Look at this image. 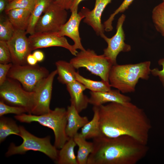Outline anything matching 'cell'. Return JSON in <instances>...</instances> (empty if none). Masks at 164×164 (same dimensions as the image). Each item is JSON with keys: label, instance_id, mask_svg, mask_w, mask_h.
<instances>
[{"label": "cell", "instance_id": "obj_25", "mask_svg": "<svg viewBox=\"0 0 164 164\" xmlns=\"http://www.w3.org/2000/svg\"><path fill=\"white\" fill-rule=\"evenodd\" d=\"M20 129L13 119L4 116L0 118V142H4L8 136L15 135L20 136Z\"/></svg>", "mask_w": 164, "mask_h": 164}, {"label": "cell", "instance_id": "obj_4", "mask_svg": "<svg viewBox=\"0 0 164 164\" xmlns=\"http://www.w3.org/2000/svg\"><path fill=\"white\" fill-rule=\"evenodd\" d=\"M15 118L20 122L30 123L37 122L52 129L54 135V146L60 149L70 138L66 134L67 123V110L57 107L47 113L39 115L26 114L16 115Z\"/></svg>", "mask_w": 164, "mask_h": 164}, {"label": "cell", "instance_id": "obj_13", "mask_svg": "<svg viewBox=\"0 0 164 164\" xmlns=\"http://www.w3.org/2000/svg\"><path fill=\"white\" fill-rule=\"evenodd\" d=\"M26 35V31L15 29L12 36L7 42L13 64H27V57L32 51Z\"/></svg>", "mask_w": 164, "mask_h": 164}, {"label": "cell", "instance_id": "obj_22", "mask_svg": "<svg viewBox=\"0 0 164 164\" xmlns=\"http://www.w3.org/2000/svg\"><path fill=\"white\" fill-rule=\"evenodd\" d=\"M73 138L78 147L76 157L78 164H87L88 156L93 150V142L87 141L80 133H78Z\"/></svg>", "mask_w": 164, "mask_h": 164}, {"label": "cell", "instance_id": "obj_30", "mask_svg": "<svg viewBox=\"0 0 164 164\" xmlns=\"http://www.w3.org/2000/svg\"><path fill=\"white\" fill-rule=\"evenodd\" d=\"M35 0H12L9 2L5 9V12L15 8H21L28 9L31 12L33 9Z\"/></svg>", "mask_w": 164, "mask_h": 164}, {"label": "cell", "instance_id": "obj_20", "mask_svg": "<svg viewBox=\"0 0 164 164\" xmlns=\"http://www.w3.org/2000/svg\"><path fill=\"white\" fill-rule=\"evenodd\" d=\"M58 80L66 85L77 80L75 68L70 62L60 60L55 63Z\"/></svg>", "mask_w": 164, "mask_h": 164}, {"label": "cell", "instance_id": "obj_34", "mask_svg": "<svg viewBox=\"0 0 164 164\" xmlns=\"http://www.w3.org/2000/svg\"><path fill=\"white\" fill-rule=\"evenodd\" d=\"M159 65L162 67V69L159 70L157 68L151 69V73L154 76H158L164 87V58L160 59L158 62Z\"/></svg>", "mask_w": 164, "mask_h": 164}, {"label": "cell", "instance_id": "obj_8", "mask_svg": "<svg viewBox=\"0 0 164 164\" xmlns=\"http://www.w3.org/2000/svg\"><path fill=\"white\" fill-rule=\"evenodd\" d=\"M49 74L46 68L37 64L32 66L28 64H13L7 77L19 82L26 91L32 92L38 84Z\"/></svg>", "mask_w": 164, "mask_h": 164}, {"label": "cell", "instance_id": "obj_15", "mask_svg": "<svg viewBox=\"0 0 164 164\" xmlns=\"http://www.w3.org/2000/svg\"><path fill=\"white\" fill-rule=\"evenodd\" d=\"M78 9L72 10L70 18L61 28L58 32L61 36H67L71 39L74 42L73 45L76 50H84L80 36L79 27L82 19L84 18V15L80 11L77 12Z\"/></svg>", "mask_w": 164, "mask_h": 164}, {"label": "cell", "instance_id": "obj_32", "mask_svg": "<svg viewBox=\"0 0 164 164\" xmlns=\"http://www.w3.org/2000/svg\"><path fill=\"white\" fill-rule=\"evenodd\" d=\"M12 63L11 53L7 42L0 40V63Z\"/></svg>", "mask_w": 164, "mask_h": 164}, {"label": "cell", "instance_id": "obj_7", "mask_svg": "<svg viewBox=\"0 0 164 164\" xmlns=\"http://www.w3.org/2000/svg\"><path fill=\"white\" fill-rule=\"evenodd\" d=\"M0 100L9 105L22 107L32 114L34 106V92L25 90L21 84L7 77L0 86Z\"/></svg>", "mask_w": 164, "mask_h": 164}, {"label": "cell", "instance_id": "obj_26", "mask_svg": "<svg viewBox=\"0 0 164 164\" xmlns=\"http://www.w3.org/2000/svg\"><path fill=\"white\" fill-rule=\"evenodd\" d=\"M77 80L83 84L87 89L92 92H104L110 90L111 86L108 82L102 80L95 81L85 78L80 75L78 72H76Z\"/></svg>", "mask_w": 164, "mask_h": 164}, {"label": "cell", "instance_id": "obj_37", "mask_svg": "<svg viewBox=\"0 0 164 164\" xmlns=\"http://www.w3.org/2000/svg\"><path fill=\"white\" fill-rule=\"evenodd\" d=\"M27 62L28 64L33 66L37 64L38 61L33 54L30 53L27 57Z\"/></svg>", "mask_w": 164, "mask_h": 164}, {"label": "cell", "instance_id": "obj_36", "mask_svg": "<svg viewBox=\"0 0 164 164\" xmlns=\"http://www.w3.org/2000/svg\"><path fill=\"white\" fill-rule=\"evenodd\" d=\"M38 62L43 61L44 58V55L41 51L39 50L35 51L32 53Z\"/></svg>", "mask_w": 164, "mask_h": 164}, {"label": "cell", "instance_id": "obj_41", "mask_svg": "<svg viewBox=\"0 0 164 164\" xmlns=\"http://www.w3.org/2000/svg\"><path fill=\"white\" fill-rule=\"evenodd\" d=\"M162 1H164V0H162Z\"/></svg>", "mask_w": 164, "mask_h": 164}, {"label": "cell", "instance_id": "obj_14", "mask_svg": "<svg viewBox=\"0 0 164 164\" xmlns=\"http://www.w3.org/2000/svg\"><path fill=\"white\" fill-rule=\"evenodd\" d=\"M112 0H95L94 9L90 10L86 7L83 8L80 12L84 15V22L90 26L98 36L104 34V26L101 23L102 13L106 6Z\"/></svg>", "mask_w": 164, "mask_h": 164}, {"label": "cell", "instance_id": "obj_12", "mask_svg": "<svg viewBox=\"0 0 164 164\" xmlns=\"http://www.w3.org/2000/svg\"><path fill=\"white\" fill-rule=\"evenodd\" d=\"M28 38L32 51L39 48L59 46L67 49L74 56L78 53L73 45L69 44L66 38L60 35L58 32L34 33Z\"/></svg>", "mask_w": 164, "mask_h": 164}, {"label": "cell", "instance_id": "obj_39", "mask_svg": "<svg viewBox=\"0 0 164 164\" xmlns=\"http://www.w3.org/2000/svg\"><path fill=\"white\" fill-rule=\"evenodd\" d=\"M84 0H74L73 4L70 9V11L78 9V6L80 2Z\"/></svg>", "mask_w": 164, "mask_h": 164}, {"label": "cell", "instance_id": "obj_17", "mask_svg": "<svg viewBox=\"0 0 164 164\" xmlns=\"http://www.w3.org/2000/svg\"><path fill=\"white\" fill-rule=\"evenodd\" d=\"M66 86L70 97L71 104L79 113L86 109L89 103V98L83 93L87 89L85 87L77 80L67 85Z\"/></svg>", "mask_w": 164, "mask_h": 164}, {"label": "cell", "instance_id": "obj_6", "mask_svg": "<svg viewBox=\"0 0 164 164\" xmlns=\"http://www.w3.org/2000/svg\"><path fill=\"white\" fill-rule=\"evenodd\" d=\"M74 56L70 62L75 69L85 68L102 80L109 82V74L113 65L103 54L98 55L94 50L88 49L80 50Z\"/></svg>", "mask_w": 164, "mask_h": 164}, {"label": "cell", "instance_id": "obj_33", "mask_svg": "<svg viewBox=\"0 0 164 164\" xmlns=\"http://www.w3.org/2000/svg\"><path fill=\"white\" fill-rule=\"evenodd\" d=\"M12 65V63L7 64L0 63V86L6 80L9 71Z\"/></svg>", "mask_w": 164, "mask_h": 164}, {"label": "cell", "instance_id": "obj_35", "mask_svg": "<svg viewBox=\"0 0 164 164\" xmlns=\"http://www.w3.org/2000/svg\"><path fill=\"white\" fill-rule=\"evenodd\" d=\"M74 0H53V2L62 8L66 10H70Z\"/></svg>", "mask_w": 164, "mask_h": 164}, {"label": "cell", "instance_id": "obj_2", "mask_svg": "<svg viewBox=\"0 0 164 164\" xmlns=\"http://www.w3.org/2000/svg\"><path fill=\"white\" fill-rule=\"evenodd\" d=\"M94 147L87 164H136L147 154V145L133 138L101 136L93 139Z\"/></svg>", "mask_w": 164, "mask_h": 164}, {"label": "cell", "instance_id": "obj_3", "mask_svg": "<svg viewBox=\"0 0 164 164\" xmlns=\"http://www.w3.org/2000/svg\"><path fill=\"white\" fill-rule=\"evenodd\" d=\"M151 62L135 64L113 65L110 70L109 81L111 87L122 93L133 92L139 79L148 80L151 73Z\"/></svg>", "mask_w": 164, "mask_h": 164}, {"label": "cell", "instance_id": "obj_28", "mask_svg": "<svg viewBox=\"0 0 164 164\" xmlns=\"http://www.w3.org/2000/svg\"><path fill=\"white\" fill-rule=\"evenodd\" d=\"M15 29L7 15L0 17V40L7 42L12 36Z\"/></svg>", "mask_w": 164, "mask_h": 164}, {"label": "cell", "instance_id": "obj_38", "mask_svg": "<svg viewBox=\"0 0 164 164\" xmlns=\"http://www.w3.org/2000/svg\"><path fill=\"white\" fill-rule=\"evenodd\" d=\"M9 2V0H0V13L1 14L5 10L7 4Z\"/></svg>", "mask_w": 164, "mask_h": 164}, {"label": "cell", "instance_id": "obj_23", "mask_svg": "<svg viewBox=\"0 0 164 164\" xmlns=\"http://www.w3.org/2000/svg\"><path fill=\"white\" fill-rule=\"evenodd\" d=\"M93 111L94 114L92 119L81 128L80 132L86 139H93L101 136L98 107L94 106Z\"/></svg>", "mask_w": 164, "mask_h": 164}, {"label": "cell", "instance_id": "obj_31", "mask_svg": "<svg viewBox=\"0 0 164 164\" xmlns=\"http://www.w3.org/2000/svg\"><path fill=\"white\" fill-rule=\"evenodd\" d=\"M25 113H27V111L23 108L9 105L1 100L0 101V117L9 114L20 115Z\"/></svg>", "mask_w": 164, "mask_h": 164}, {"label": "cell", "instance_id": "obj_9", "mask_svg": "<svg viewBox=\"0 0 164 164\" xmlns=\"http://www.w3.org/2000/svg\"><path fill=\"white\" fill-rule=\"evenodd\" d=\"M67 17L66 10L53 2L37 22L34 33L58 32L67 21Z\"/></svg>", "mask_w": 164, "mask_h": 164}, {"label": "cell", "instance_id": "obj_16", "mask_svg": "<svg viewBox=\"0 0 164 164\" xmlns=\"http://www.w3.org/2000/svg\"><path fill=\"white\" fill-rule=\"evenodd\" d=\"M90 93L89 103L94 106H99L108 102L126 104L131 101L129 97L122 94L118 89L104 92L91 91Z\"/></svg>", "mask_w": 164, "mask_h": 164}, {"label": "cell", "instance_id": "obj_29", "mask_svg": "<svg viewBox=\"0 0 164 164\" xmlns=\"http://www.w3.org/2000/svg\"><path fill=\"white\" fill-rule=\"evenodd\" d=\"M135 0H124L119 6L112 14L109 18L105 21L103 25L105 31L109 32L112 30V22L115 16L120 13L123 12L127 9Z\"/></svg>", "mask_w": 164, "mask_h": 164}, {"label": "cell", "instance_id": "obj_18", "mask_svg": "<svg viewBox=\"0 0 164 164\" xmlns=\"http://www.w3.org/2000/svg\"><path fill=\"white\" fill-rule=\"evenodd\" d=\"M79 113L73 105L71 104L68 106L67 110V123L66 132L69 138H73L78 133L79 129L89 121L87 116H81Z\"/></svg>", "mask_w": 164, "mask_h": 164}, {"label": "cell", "instance_id": "obj_40", "mask_svg": "<svg viewBox=\"0 0 164 164\" xmlns=\"http://www.w3.org/2000/svg\"><path fill=\"white\" fill-rule=\"evenodd\" d=\"M12 0H9V2L11 1Z\"/></svg>", "mask_w": 164, "mask_h": 164}, {"label": "cell", "instance_id": "obj_10", "mask_svg": "<svg viewBox=\"0 0 164 164\" xmlns=\"http://www.w3.org/2000/svg\"><path fill=\"white\" fill-rule=\"evenodd\" d=\"M57 74L56 70L51 72L41 81L33 91L34 106L32 114L39 115L49 112L54 79Z\"/></svg>", "mask_w": 164, "mask_h": 164}, {"label": "cell", "instance_id": "obj_5", "mask_svg": "<svg viewBox=\"0 0 164 164\" xmlns=\"http://www.w3.org/2000/svg\"><path fill=\"white\" fill-rule=\"evenodd\" d=\"M20 136L23 142L17 146L10 143L5 153L7 157L16 154H23L29 151H39L44 153L55 162L57 159L59 151L51 143L50 136L41 138L32 135L22 126H20Z\"/></svg>", "mask_w": 164, "mask_h": 164}, {"label": "cell", "instance_id": "obj_21", "mask_svg": "<svg viewBox=\"0 0 164 164\" xmlns=\"http://www.w3.org/2000/svg\"><path fill=\"white\" fill-rule=\"evenodd\" d=\"M76 145L73 138H70L59 151L55 162L57 164H78L74 152Z\"/></svg>", "mask_w": 164, "mask_h": 164}, {"label": "cell", "instance_id": "obj_1", "mask_svg": "<svg viewBox=\"0 0 164 164\" xmlns=\"http://www.w3.org/2000/svg\"><path fill=\"white\" fill-rule=\"evenodd\" d=\"M97 107L101 136H128L147 145L152 126L142 109L131 102L126 104L111 102Z\"/></svg>", "mask_w": 164, "mask_h": 164}, {"label": "cell", "instance_id": "obj_27", "mask_svg": "<svg viewBox=\"0 0 164 164\" xmlns=\"http://www.w3.org/2000/svg\"><path fill=\"white\" fill-rule=\"evenodd\" d=\"M152 19L156 30L164 37V1L154 8Z\"/></svg>", "mask_w": 164, "mask_h": 164}, {"label": "cell", "instance_id": "obj_19", "mask_svg": "<svg viewBox=\"0 0 164 164\" xmlns=\"http://www.w3.org/2000/svg\"><path fill=\"white\" fill-rule=\"evenodd\" d=\"M15 29L26 31L28 27L31 12L21 8H15L5 12Z\"/></svg>", "mask_w": 164, "mask_h": 164}, {"label": "cell", "instance_id": "obj_24", "mask_svg": "<svg viewBox=\"0 0 164 164\" xmlns=\"http://www.w3.org/2000/svg\"><path fill=\"white\" fill-rule=\"evenodd\" d=\"M53 2V0H35L34 7L31 12L29 24L26 31L27 34L31 35L34 33L35 27L37 22Z\"/></svg>", "mask_w": 164, "mask_h": 164}, {"label": "cell", "instance_id": "obj_11", "mask_svg": "<svg viewBox=\"0 0 164 164\" xmlns=\"http://www.w3.org/2000/svg\"><path fill=\"white\" fill-rule=\"evenodd\" d=\"M125 17V15L122 14L119 18L116 32L112 37L109 38L104 34L101 36L108 44L107 47L104 50L103 54L113 65L117 64V56L121 52H128L131 49V46L125 42V34L123 25Z\"/></svg>", "mask_w": 164, "mask_h": 164}]
</instances>
